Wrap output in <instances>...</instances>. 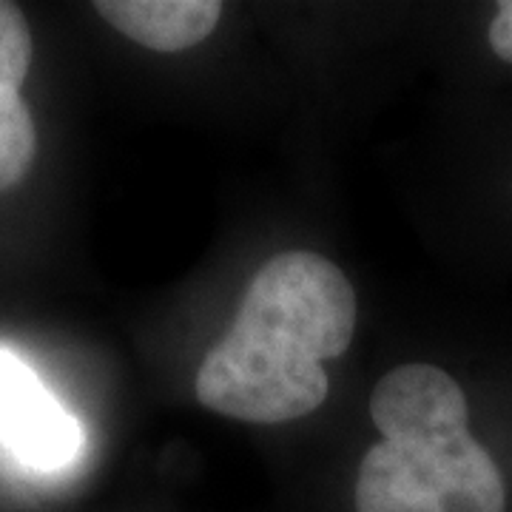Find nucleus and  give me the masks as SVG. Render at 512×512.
Wrapping results in <instances>:
<instances>
[{"label": "nucleus", "instance_id": "3", "mask_svg": "<svg viewBox=\"0 0 512 512\" xmlns=\"http://www.w3.org/2000/svg\"><path fill=\"white\" fill-rule=\"evenodd\" d=\"M0 441L35 470L69 464L83 444L77 419L9 350H0Z\"/></svg>", "mask_w": 512, "mask_h": 512}, {"label": "nucleus", "instance_id": "5", "mask_svg": "<svg viewBox=\"0 0 512 512\" xmlns=\"http://www.w3.org/2000/svg\"><path fill=\"white\" fill-rule=\"evenodd\" d=\"M100 18L154 52H183L220 23V0H100Z\"/></svg>", "mask_w": 512, "mask_h": 512}, {"label": "nucleus", "instance_id": "6", "mask_svg": "<svg viewBox=\"0 0 512 512\" xmlns=\"http://www.w3.org/2000/svg\"><path fill=\"white\" fill-rule=\"evenodd\" d=\"M37 134L20 89L0 86V191L18 185L35 160Z\"/></svg>", "mask_w": 512, "mask_h": 512}, {"label": "nucleus", "instance_id": "1", "mask_svg": "<svg viewBox=\"0 0 512 512\" xmlns=\"http://www.w3.org/2000/svg\"><path fill=\"white\" fill-rule=\"evenodd\" d=\"M356 293L330 259L288 251L251 279L231 330L205 356L197 399L254 424L302 419L328 399L322 362L348 350Z\"/></svg>", "mask_w": 512, "mask_h": 512}, {"label": "nucleus", "instance_id": "2", "mask_svg": "<svg viewBox=\"0 0 512 512\" xmlns=\"http://www.w3.org/2000/svg\"><path fill=\"white\" fill-rule=\"evenodd\" d=\"M504 476L456 424L367 450L356 481L359 512H504Z\"/></svg>", "mask_w": 512, "mask_h": 512}, {"label": "nucleus", "instance_id": "8", "mask_svg": "<svg viewBox=\"0 0 512 512\" xmlns=\"http://www.w3.org/2000/svg\"><path fill=\"white\" fill-rule=\"evenodd\" d=\"M490 46L495 57L504 63H512V0H504L490 23Z\"/></svg>", "mask_w": 512, "mask_h": 512}, {"label": "nucleus", "instance_id": "7", "mask_svg": "<svg viewBox=\"0 0 512 512\" xmlns=\"http://www.w3.org/2000/svg\"><path fill=\"white\" fill-rule=\"evenodd\" d=\"M32 66V32L15 3L0 0V86L20 89Z\"/></svg>", "mask_w": 512, "mask_h": 512}, {"label": "nucleus", "instance_id": "4", "mask_svg": "<svg viewBox=\"0 0 512 512\" xmlns=\"http://www.w3.org/2000/svg\"><path fill=\"white\" fill-rule=\"evenodd\" d=\"M370 416L384 441H399L470 424V407L464 390L441 367L402 365L376 384Z\"/></svg>", "mask_w": 512, "mask_h": 512}]
</instances>
